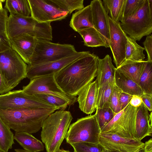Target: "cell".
<instances>
[{
    "mask_svg": "<svg viewBox=\"0 0 152 152\" xmlns=\"http://www.w3.org/2000/svg\"><path fill=\"white\" fill-rule=\"evenodd\" d=\"M99 59L90 52L82 56L55 74L57 83L66 94L76 97L96 77Z\"/></svg>",
    "mask_w": 152,
    "mask_h": 152,
    "instance_id": "6da1fadb",
    "label": "cell"
},
{
    "mask_svg": "<svg viewBox=\"0 0 152 152\" xmlns=\"http://www.w3.org/2000/svg\"><path fill=\"white\" fill-rule=\"evenodd\" d=\"M56 109L20 108L0 109V117L15 132L35 133L41 128L45 119Z\"/></svg>",
    "mask_w": 152,
    "mask_h": 152,
    "instance_id": "7a4b0ae2",
    "label": "cell"
},
{
    "mask_svg": "<svg viewBox=\"0 0 152 152\" xmlns=\"http://www.w3.org/2000/svg\"><path fill=\"white\" fill-rule=\"evenodd\" d=\"M72 116L69 111H57L44 121L41 134L47 152H56L65 138Z\"/></svg>",
    "mask_w": 152,
    "mask_h": 152,
    "instance_id": "3957f363",
    "label": "cell"
},
{
    "mask_svg": "<svg viewBox=\"0 0 152 152\" xmlns=\"http://www.w3.org/2000/svg\"><path fill=\"white\" fill-rule=\"evenodd\" d=\"M50 23L39 22L31 16L10 14L7 25V36L10 40L26 34L38 39L51 41L53 37Z\"/></svg>",
    "mask_w": 152,
    "mask_h": 152,
    "instance_id": "277c9868",
    "label": "cell"
},
{
    "mask_svg": "<svg viewBox=\"0 0 152 152\" xmlns=\"http://www.w3.org/2000/svg\"><path fill=\"white\" fill-rule=\"evenodd\" d=\"M120 24L126 34L135 41L150 35L152 32V10L148 0H143L135 12L123 19Z\"/></svg>",
    "mask_w": 152,
    "mask_h": 152,
    "instance_id": "5b68a950",
    "label": "cell"
},
{
    "mask_svg": "<svg viewBox=\"0 0 152 152\" xmlns=\"http://www.w3.org/2000/svg\"><path fill=\"white\" fill-rule=\"evenodd\" d=\"M27 66L11 48L0 52V72L10 91L26 77Z\"/></svg>",
    "mask_w": 152,
    "mask_h": 152,
    "instance_id": "8992f818",
    "label": "cell"
},
{
    "mask_svg": "<svg viewBox=\"0 0 152 152\" xmlns=\"http://www.w3.org/2000/svg\"><path fill=\"white\" fill-rule=\"evenodd\" d=\"M100 132L94 114L78 119L70 125L65 138L70 144L81 142L97 144Z\"/></svg>",
    "mask_w": 152,
    "mask_h": 152,
    "instance_id": "52a82bcc",
    "label": "cell"
},
{
    "mask_svg": "<svg viewBox=\"0 0 152 152\" xmlns=\"http://www.w3.org/2000/svg\"><path fill=\"white\" fill-rule=\"evenodd\" d=\"M77 52L75 47L69 44L53 43L37 39V44L29 65H34L58 60Z\"/></svg>",
    "mask_w": 152,
    "mask_h": 152,
    "instance_id": "ba28073f",
    "label": "cell"
},
{
    "mask_svg": "<svg viewBox=\"0 0 152 152\" xmlns=\"http://www.w3.org/2000/svg\"><path fill=\"white\" fill-rule=\"evenodd\" d=\"M55 74L31 79L27 85L23 86L22 90L31 95L43 94L54 96L66 101L69 106L73 105L77 100V97L67 94L62 89L56 81Z\"/></svg>",
    "mask_w": 152,
    "mask_h": 152,
    "instance_id": "9c48e42d",
    "label": "cell"
},
{
    "mask_svg": "<svg viewBox=\"0 0 152 152\" xmlns=\"http://www.w3.org/2000/svg\"><path fill=\"white\" fill-rule=\"evenodd\" d=\"M137 107L129 103L116 113L100 133H112L123 137L134 138L135 125ZM135 139V138H134Z\"/></svg>",
    "mask_w": 152,
    "mask_h": 152,
    "instance_id": "30bf717a",
    "label": "cell"
},
{
    "mask_svg": "<svg viewBox=\"0 0 152 152\" xmlns=\"http://www.w3.org/2000/svg\"><path fill=\"white\" fill-rule=\"evenodd\" d=\"M54 108L58 110L34 95L28 94L23 90L10 91L0 95V109L20 108Z\"/></svg>",
    "mask_w": 152,
    "mask_h": 152,
    "instance_id": "8fae6325",
    "label": "cell"
},
{
    "mask_svg": "<svg viewBox=\"0 0 152 152\" xmlns=\"http://www.w3.org/2000/svg\"><path fill=\"white\" fill-rule=\"evenodd\" d=\"M89 51H77L61 59L34 65H28L26 77L30 79L43 76L55 74L62 69Z\"/></svg>",
    "mask_w": 152,
    "mask_h": 152,
    "instance_id": "7c38bea8",
    "label": "cell"
},
{
    "mask_svg": "<svg viewBox=\"0 0 152 152\" xmlns=\"http://www.w3.org/2000/svg\"><path fill=\"white\" fill-rule=\"evenodd\" d=\"M31 9V16L42 23L60 20L68 15L62 10L49 3L47 0H28Z\"/></svg>",
    "mask_w": 152,
    "mask_h": 152,
    "instance_id": "4fadbf2b",
    "label": "cell"
},
{
    "mask_svg": "<svg viewBox=\"0 0 152 152\" xmlns=\"http://www.w3.org/2000/svg\"><path fill=\"white\" fill-rule=\"evenodd\" d=\"M109 46L113 62L117 67L125 60V48L127 35L122 29L120 23H116L109 16Z\"/></svg>",
    "mask_w": 152,
    "mask_h": 152,
    "instance_id": "5bb4252c",
    "label": "cell"
},
{
    "mask_svg": "<svg viewBox=\"0 0 152 152\" xmlns=\"http://www.w3.org/2000/svg\"><path fill=\"white\" fill-rule=\"evenodd\" d=\"M99 143L109 150L135 152L143 147L144 143L134 138H125L114 134L100 133Z\"/></svg>",
    "mask_w": 152,
    "mask_h": 152,
    "instance_id": "9a60e30c",
    "label": "cell"
},
{
    "mask_svg": "<svg viewBox=\"0 0 152 152\" xmlns=\"http://www.w3.org/2000/svg\"><path fill=\"white\" fill-rule=\"evenodd\" d=\"M11 48L28 65L34 51L37 39L27 34H23L10 40Z\"/></svg>",
    "mask_w": 152,
    "mask_h": 152,
    "instance_id": "2e32d148",
    "label": "cell"
},
{
    "mask_svg": "<svg viewBox=\"0 0 152 152\" xmlns=\"http://www.w3.org/2000/svg\"><path fill=\"white\" fill-rule=\"evenodd\" d=\"M91 6L94 28L105 39L109 45L110 33L108 14L100 0L91 1Z\"/></svg>",
    "mask_w": 152,
    "mask_h": 152,
    "instance_id": "e0dca14e",
    "label": "cell"
},
{
    "mask_svg": "<svg viewBox=\"0 0 152 152\" xmlns=\"http://www.w3.org/2000/svg\"><path fill=\"white\" fill-rule=\"evenodd\" d=\"M98 89L95 80L86 86L78 94L77 100L79 107L85 113L91 114L96 110Z\"/></svg>",
    "mask_w": 152,
    "mask_h": 152,
    "instance_id": "ac0fdd59",
    "label": "cell"
},
{
    "mask_svg": "<svg viewBox=\"0 0 152 152\" xmlns=\"http://www.w3.org/2000/svg\"><path fill=\"white\" fill-rule=\"evenodd\" d=\"M149 114L147 107L142 102L137 107L136 112L134 138L141 140L148 136H151L152 126L149 120Z\"/></svg>",
    "mask_w": 152,
    "mask_h": 152,
    "instance_id": "d6986e66",
    "label": "cell"
},
{
    "mask_svg": "<svg viewBox=\"0 0 152 152\" xmlns=\"http://www.w3.org/2000/svg\"><path fill=\"white\" fill-rule=\"evenodd\" d=\"M69 25L74 31L77 32L87 28H94L90 5L73 13Z\"/></svg>",
    "mask_w": 152,
    "mask_h": 152,
    "instance_id": "ffe728a7",
    "label": "cell"
},
{
    "mask_svg": "<svg viewBox=\"0 0 152 152\" xmlns=\"http://www.w3.org/2000/svg\"><path fill=\"white\" fill-rule=\"evenodd\" d=\"M114 81L116 85L122 92L132 95L141 96L144 94L137 83L116 69Z\"/></svg>",
    "mask_w": 152,
    "mask_h": 152,
    "instance_id": "44dd1931",
    "label": "cell"
},
{
    "mask_svg": "<svg viewBox=\"0 0 152 152\" xmlns=\"http://www.w3.org/2000/svg\"><path fill=\"white\" fill-rule=\"evenodd\" d=\"M116 68L113 66L110 56L107 54L102 59H99L95 80L98 88L111 78H114Z\"/></svg>",
    "mask_w": 152,
    "mask_h": 152,
    "instance_id": "7402d4cb",
    "label": "cell"
},
{
    "mask_svg": "<svg viewBox=\"0 0 152 152\" xmlns=\"http://www.w3.org/2000/svg\"><path fill=\"white\" fill-rule=\"evenodd\" d=\"M14 139L24 150L30 152H38L43 151L44 149L43 143L28 133L15 132Z\"/></svg>",
    "mask_w": 152,
    "mask_h": 152,
    "instance_id": "603a6c76",
    "label": "cell"
},
{
    "mask_svg": "<svg viewBox=\"0 0 152 152\" xmlns=\"http://www.w3.org/2000/svg\"><path fill=\"white\" fill-rule=\"evenodd\" d=\"M83 40L84 45L87 47L110 48L105 39L94 28L90 27L78 32Z\"/></svg>",
    "mask_w": 152,
    "mask_h": 152,
    "instance_id": "cb8c5ba5",
    "label": "cell"
},
{
    "mask_svg": "<svg viewBox=\"0 0 152 152\" xmlns=\"http://www.w3.org/2000/svg\"><path fill=\"white\" fill-rule=\"evenodd\" d=\"M145 61L125 60L116 69L137 83Z\"/></svg>",
    "mask_w": 152,
    "mask_h": 152,
    "instance_id": "d4e9b609",
    "label": "cell"
},
{
    "mask_svg": "<svg viewBox=\"0 0 152 152\" xmlns=\"http://www.w3.org/2000/svg\"><path fill=\"white\" fill-rule=\"evenodd\" d=\"M126 0H103L102 4L107 13L116 23L121 21Z\"/></svg>",
    "mask_w": 152,
    "mask_h": 152,
    "instance_id": "484cf974",
    "label": "cell"
},
{
    "mask_svg": "<svg viewBox=\"0 0 152 152\" xmlns=\"http://www.w3.org/2000/svg\"><path fill=\"white\" fill-rule=\"evenodd\" d=\"M4 7L10 14L29 17L31 11L28 0H7Z\"/></svg>",
    "mask_w": 152,
    "mask_h": 152,
    "instance_id": "4316f807",
    "label": "cell"
},
{
    "mask_svg": "<svg viewBox=\"0 0 152 152\" xmlns=\"http://www.w3.org/2000/svg\"><path fill=\"white\" fill-rule=\"evenodd\" d=\"M114 78H111L98 88L96 98V108L110 107V98L112 92Z\"/></svg>",
    "mask_w": 152,
    "mask_h": 152,
    "instance_id": "83f0119b",
    "label": "cell"
},
{
    "mask_svg": "<svg viewBox=\"0 0 152 152\" xmlns=\"http://www.w3.org/2000/svg\"><path fill=\"white\" fill-rule=\"evenodd\" d=\"M137 84L145 94L152 95V63L145 61Z\"/></svg>",
    "mask_w": 152,
    "mask_h": 152,
    "instance_id": "f1b7e54d",
    "label": "cell"
},
{
    "mask_svg": "<svg viewBox=\"0 0 152 152\" xmlns=\"http://www.w3.org/2000/svg\"><path fill=\"white\" fill-rule=\"evenodd\" d=\"M143 48L137 44L136 41L127 36L125 48V60L135 61H142L145 59Z\"/></svg>",
    "mask_w": 152,
    "mask_h": 152,
    "instance_id": "f546056e",
    "label": "cell"
},
{
    "mask_svg": "<svg viewBox=\"0 0 152 152\" xmlns=\"http://www.w3.org/2000/svg\"><path fill=\"white\" fill-rule=\"evenodd\" d=\"M11 129L0 117V151L8 152L12 148L14 135Z\"/></svg>",
    "mask_w": 152,
    "mask_h": 152,
    "instance_id": "4dcf8cb0",
    "label": "cell"
},
{
    "mask_svg": "<svg viewBox=\"0 0 152 152\" xmlns=\"http://www.w3.org/2000/svg\"><path fill=\"white\" fill-rule=\"evenodd\" d=\"M57 8L71 14L75 10H79L84 7L83 0H47Z\"/></svg>",
    "mask_w": 152,
    "mask_h": 152,
    "instance_id": "1f68e13d",
    "label": "cell"
},
{
    "mask_svg": "<svg viewBox=\"0 0 152 152\" xmlns=\"http://www.w3.org/2000/svg\"><path fill=\"white\" fill-rule=\"evenodd\" d=\"M116 114L110 107L96 109L95 114L101 131L111 120Z\"/></svg>",
    "mask_w": 152,
    "mask_h": 152,
    "instance_id": "d6a6232c",
    "label": "cell"
},
{
    "mask_svg": "<svg viewBox=\"0 0 152 152\" xmlns=\"http://www.w3.org/2000/svg\"><path fill=\"white\" fill-rule=\"evenodd\" d=\"M34 95L51 105L58 108V110H64L69 105L68 102L66 101L62 98L54 96L43 94Z\"/></svg>",
    "mask_w": 152,
    "mask_h": 152,
    "instance_id": "836d02e7",
    "label": "cell"
},
{
    "mask_svg": "<svg viewBox=\"0 0 152 152\" xmlns=\"http://www.w3.org/2000/svg\"><path fill=\"white\" fill-rule=\"evenodd\" d=\"M74 152H101L104 148L99 143L81 142L70 144Z\"/></svg>",
    "mask_w": 152,
    "mask_h": 152,
    "instance_id": "e575fe53",
    "label": "cell"
},
{
    "mask_svg": "<svg viewBox=\"0 0 152 152\" xmlns=\"http://www.w3.org/2000/svg\"><path fill=\"white\" fill-rule=\"evenodd\" d=\"M122 91L114 82L112 92L110 98V107L116 113L121 111L119 103V98Z\"/></svg>",
    "mask_w": 152,
    "mask_h": 152,
    "instance_id": "d590c367",
    "label": "cell"
},
{
    "mask_svg": "<svg viewBox=\"0 0 152 152\" xmlns=\"http://www.w3.org/2000/svg\"><path fill=\"white\" fill-rule=\"evenodd\" d=\"M143 0H126L122 16V19L133 14L137 10Z\"/></svg>",
    "mask_w": 152,
    "mask_h": 152,
    "instance_id": "8d00e7d4",
    "label": "cell"
},
{
    "mask_svg": "<svg viewBox=\"0 0 152 152\" xmlns=\"http://www.w3.org/2000/svg\"><path fill=\"white\" fill-rule=\"evenodd\" d=\"M0 1V34L10 40L7 32V25L8 17L7 12L3 8L2 2Z\"/></svg>",
    "mask_w": 152,
    "mask_h": 152,
    "instance_id": "74e56055",
    "label": "cell"
},
{
    "mask_svg": "<svg viewBox=\"0 0 152 152\" xmlns=\"http://www.w3.org/2000/svg\"><path fill=\"white\" fill-rule=\"evenodd\" d=\"M147 56V61L152 63V35L147 36L143 42Z\"/></svg>",
    "mask_w": 152,
    "mask_h": 152,
    "instance_id": "f35d334b",
    "label": "cell"
},
{
    "mask_svg": "<svg viewBox=\"0 0 152 152\" xmlns=\"http://www.w3.org/2000/svg\"><path fill=\"white\" fill-rule=\"evenodd\" d=\"M132 95L122 92L119 98V103L121 110L125 108L129 103Z\"/></svg>",
    "mask_w": 152,
    "mask_h": 152,
    "instance_id": "ab89813d",
    "label": "cell"
},
{
    "mask_svg": "<svg viewBox=\"0 0 152 152\" xmlns=\"http://www.w3.org/2000/svg\"><path fill=\"white\" fill-rule=\"evenodd\" d=\"M143 103L148 110L150 111L152 110V95L144 94L140 96Z\"/></svg>",
    "mask_w": 152,
    "mask_h": 152,
    "instance_id": "60d3db41",
    "label": "cell"
},
{
    "mask_svg": "<svg viewBox=\"0 0 152 152\" xmlns=\"http://www.w3.org/2000/svg\"><path fill=\"white\" fill-rule=\"evenodd\" d=\"M10 48V40L0 34V52Z\"/></svg>",
    "mask_w": 152,
    "mask_h": 152,
    "instance_id": "b9f144b4",
    "label": "cell"
},
{
    "mask_svg": "<svg viewBox=\"0 0 152 152\" xmlns=\"http://www.w3.org/2000/svg\"><path fill=\"white\" fill-rule=\"evenodd\" d=\"M143 102L142 99L140 96L133 95L129 104L132 106L137 107L140 106Z\"/></svg>",
    "mask_w": 152,
    "mask_h": 152,
    "instance_id": "7bdbcfd3",
    "label": "cell"
},
{
    "mask_svg": "<svg viewBox=\"0 0 152 152\" xmlns=\"http://www.w3.org/2000/svg\"><path fill=\"white\" fill-rule=\"evenodd\" d=\"M9 91V89L6 85L0 72V95L5 94Z\"/></svg>",
    "mask_w": 152,
    "mask_h": 152,
    "instance_id": "ee69618b",
    "label": "cell"
},
{
    "mask_svg": "<svg viewBox=\"0 0 152 152\" xmlns=\"http://www.w3.org/2000/svg\"><path fill=\"white\" fill-rule=\"evenodd\" d=\"M144 152H152V138L146 141L144 143Z\"/></svg>",
    "mask_w": 152,
    "mask_h": 152,
    "instance_id": "f6af8a7d",
    "label": "cell"
},
{
    "mask_svg": "<svg viewBox=\"0 0 152 152\" xmlns=\"http://www.w3.org/2000/svg\"><path fill=\"white\" fill-rule=\"evenodd\" d=\"M15 152H30L24 149L23 150L20 148L15 149Z\"/></svg>",
    "mask_w": 152,
    "mask_h": 152,
    "instance_id": "bcb514c9",
    "label": "cell"
},
{
    "mask_svg": "<svg viewBox=\"0 0 152 152\" xmlns=\"http://www.w3.org/2000/svg\"><path fill=\"white\" fill-rule=\"evenodd\" d=\"M101 152H120L117 151H110L104 148Z\"/></svg>",
    "mask_w": 152,
    "mask_h": 152,
    "instance_id": "7dc6e473",
    "label": "cell"
},
{
    "mask_svg": "<svg viewBox=\"0 0 152 152\" xmlns=\"http://www.w3.org/2000/svg\"><path fill=\"white\" fill-rule=\"evenodd\" d=\"M56 152H71L68 150H66L64 149H60L58 150Z\"/></svg>",
    "mask_w": 152,
    "mask_h": 152,
    "instance_id": "c3c4849f",
    "label": "cell"
},
{
    "mask_svg": "<svg viewBox=\"0 0 152 152\" xmlns=\"http://www.w3.org/2000/svg\"><path fill=\"white\" fill-rule=\"evenodd\" d=\"M0 152H2L1 151H0Z\"/></svg>",
    "mask_w": 152,
    "mask_h": 152,
    "instance_id": "681fc988",
    "label": "cell"
}]
</instances>
